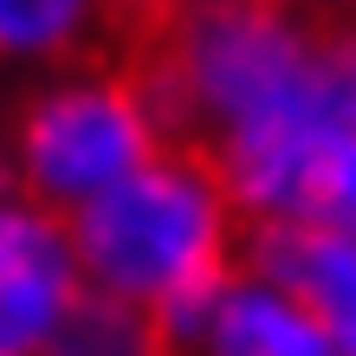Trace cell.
Wrapping results in <instances>:
<instances>
[{
	"label": "cell",
	"instance_id": "6da1fadb",
	"mask_svg": "<svg viewBox=\"0 0 356 356\" xmlns=\"http://www.w3.org/2000/svg\"><path fill=\"white\" fill-rule=\"evenodd\" d=\"M201 162L253 227H356V13H324L279 97Z\"/></svg>",
	"mask_w": 356,
	"mask_h": 356
},
{
	"label": "cell",
	"instance_id": "7a4b0ae2",
	"mask_svg": "<svg viewBox=\"0 0 356 356\" xmlns=\"http://www.w3.org/2000/svg\"><path fill=\"white\" fill-rule=\"evenodd\" d=\"M234 214L240 207L195 149H156L117 188L72 207L65 234L91 291H111L162 324L234 272Z\"/></svg>",
	"mask_w": 356,
	"mask_h": 356
},
{
	"label": "cell",
	"instance_id": "3957f363",
	"mask_svg": "<svg viewBox=\"0 0 356 356\" xmlns=\"http://www.w3.org/2000/svg\"><path fill=\"white\" fill-rule=\"evenodd\" d=\"M156 149H169L156 130V111L143 97L136 72L123 65H78L52 85H39L7 123V175L19 181V195L52 207L58 220L72 207H85L91 195L117 188L130 169H143Z\"/></svg>",
	"mask_w": 356,
	"mask_h": 356
},
{
	"label": "cell",
	"instance_id": "277c9868",
	"mask_svg": "<svg viewBox=\"0 0 356 356\" xmlns=\"http://www.w3.org/2000/svg\"><path fill=\"white\" fill-rule=\"evenodd\" d=\"M162 343L169 356H337L311 298H298L253 259L246 272L234 266L227 279H214L175 318H162Z\"/></svg>",
	"mask_w": 356,
	"mask_h": 356
},
{
	"label": "cell",
	"instance_id": "5b68a950",
	"mask_svg": "<svg viewBox=\"0 0 356 356\" xmlns=\"http://www.w3.org/2000/svg\"><path fill=\"white\" fill-rule=\"evenodd\" d=\"M78 291L65 220L26 195H0V356H46Z\"/></svg>",
	"mask_w": 356,
	"mask_h": 356
},
{
	"label": "cell",
	"instance_id": "8992f818",
	"mask_svg": "<svg viewBox=\"0 0 356 356\" xmlns=\"http://www.w3.org/2000/svg\"><path fill=\"white\" fill-rule=\"evenodd\" d=\"M253 266L311 298L337 356H356V227H259Z\"/></svg>",
	"mask_w": 356,
	"mask_h": 356
},
{
	"label": "cell",
	"instance_id": "52a82bcc",
	"mask_svg": "<svg viewBox=\"0 0 356 356\" xmlns=\"http://www.w3.org/2000/svg\"><path fill=\"white\" fill-rule=\"evenodd\" d=\"M46 356H169V343H162V324L149 311L85 285L72 298V311L58 318Z\"/></svg>",
	"mask_w": 356,
	"mask_h": 356
},
{
	"label": "cell",
	"instance_id": "ba28073f",
	"mask_svg": "<svg viewBox=\"0 0 356 356\" xmlns=\"http://www.w3.org/2000/svg\"><path fill=\"white\" fill-rule=\"evenodd\" d=\"M97 19L104 0H0V58H72Z\"/></svg>",
	"mask_w": 356,
	"mask_h": 356
},
{
	"label": "cell",
	"instance_id": "9c48e42d",
	"mask_svg": "<svg viewBox=\"0 0 356 356\" xmlns=\"http://www.w3.org/2000/svg\"><path fill=\"white\" fill-rule=\"evenodd\" d=\"M188 0H104V13L111 19H123L130 33H149V26H162L169 13H181Z\"/></svg>",
	"mask_w": 356,
	"mask_h": 356
},
{
	"label": "cell",
	"instance_id": "30bf717a",
	"mask_svg": "<svg viewBox=\"0 0 356 356\" xmlns=\"http://www.w3.org/2000/svg\"><path fill=\"white\" fill-rule=\"evenodd\" d=\"M298 7H311V13H356V0H298Z\"/></svg>",
	"mask_w": 356,
	"mask_h": 356
},
{
	"label": "cell",
	"instance_id": "8fae6325",
	"mask_svg": "<svg viewBox=\"0 0 356 356\" xmlns=\"http://www.w3.org/2000/svg\"><path fill=\"white\" fill-rule=\"evenodd\" d=\"M0 181H7V162H0Z\"/></svg>",
	"mask_w": 356,
	"mask_h": 356
}]
</instances>
